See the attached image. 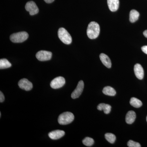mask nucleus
<instances>
[{
  "mask_svg": "<svg viewBox=\"0 0 147 147\" xmlns=\"http://www.w3.org/2000/svg\"><path fill=\"white\" fill-rule=\"evenodd\" d=\"M99 25L96 22L92 21L88 26L87 30V34L90 39H95L98 37L100 33Z\"/></svg>",
  "mask_w": 147,
  "mask_h": 147,
  "instance_id": "obj_1",
  "label": "nucleus"
},
{
  "mask_svg": "<svg viewBox=\"0 0 147 147\" xmlns=\"http://www.w3.org/2000/svg\"><path fill=\"white\" fill-rule=\"evenodd\" d=\"M74 118V115L72 113L69 112H65L59 116L58 122L62 125H65L72 122Z\"/></svg>",
  "mask_w": 147,
  "mask_h": 147,
  "instance_id": "obj_2",
  "label": "nucleus"
},
{
  "mask_svg": "<svg viewBox=\"0 0 147 147\" xmlns=\"http://www.w3.org/2000/svg\"><path fill=\"white\" fill-rule=\"evenodd\" d=\"M58 37L61 41L65 44H70L72 42V38L67 30L63 28L59 29L58 32Z\"/></svg>",
  "mask_w": 147,
  "mask_h": 147,
  "instance_id": "obj_3",
  "label": "nucleus"
},
{
  "mask_svg": "<svg viewBox=\"0 0 147 147\" xmlns=\"http://www.w3.org/2000/svg\"><path fill=\"white\" fill-rule=\"evenodd\" d=\"M28 36L29 35L26 32H19L11 34L10 36V39L11 42L15 43H20L26 40Z\"/></svg>",
  "mask_w": 147,
  "mask_h": 147,
  "instance_id": "obj_4",
  "label": "nucleus"
},
{
  "mask_svg": "<svg viewBox=\"0 0 147 147\" xmlns=\"http://www.w3.org/2000/svg\"><path fill=\"white\" fill-rule=\"evenodd\" d=\"M65 83V79L62 76H59L52 80L50 85L51 88L57 89L63 86Z\"/></svg>",
  "mask_w": 147,
  "mask_h": 147,
  "instance_id": "obj_5",
  "label": "nucleus"
},
{
  "mask_svg": "<svg viewBox=\"0 0 147 147\" xmlns=\"http://www.w3.org/2000/svg\"><path fill=\"white\" fill-rule=\"evenodd\" d=\"M52 53L49 51L41 50L38 52L36 57L38 60L44 61H49L52 58Z\"/></svg>",
  "mask_w": 147,
  "mask_h": 147,
  "instance_id": "obj_6",
  "label": "nucleus"
},
{
  "mask_svg": "<svg viewBox=\"0 0 147 147\" xmlns=\"http://www.w3.org/2000/svg\"><path fill=\"white\" fill-rule=\"evenodd\" d=\"M25 8L27 11L30 12V15L31 16L35 15L38 13L39 11V9L37 6L33 1L28 2L26 4Z\"/></svg>",
  "mask_w": 147,
  "mask_h": 147,
  "instance_id": "obj_7",
  "label": "nucleus"
},
{
  "mask_svg": "<svg viewBox=\"0 0 147 147\" xmlns=\"http://www.w3.org/2000/svg\"><path fill=\"white\" fill-rule=\"evenodd\" d=\"M84 82L82 80L79 81L77 85L76 88L72 92L71 94V97L73 99L78 98L82 94L84 90Z\"/></svg>",
  "mask_w": 147,
  "mask_h": 147,
  "instance_id": "obj_8",
  "label": "nucleus"
},
{
  "mask_svg": "<svg viewBox=\"0 0 147 147\" xmlns=\"http://www.w3.org/2000/svg\"><path fill=\"white\" fill-rule=\"evenodd\" d=\"M18 86L21 89L26 91H30L33 88L32 84L26 79L20 80L18 83Z\"/></svg>",
  "mask_w": 147,
  "mask_h": 147,
  "instance_id": "obj_9",
  "label": "nucleus"
},
{
  "mask_svg": "<svg viewBox=\"0 0 147 147\" xmlns=\"http://www.w3.org/2000/svg\"><path fill=\"white\" fill-rule=\"evenodd\" d=\"M65 132L63 130H56L51 131L48 134L50 139L53 140H57L60 139L64 136Z\"/></svg>",
  "mask_w": 147,
  "mask_h": 147,
  "instance_id": "obj_10",
  "label": "nucleus"
},
{
  "mask_svg": "<svg viewBox=\"0 0 147 147\" xmlns=\"http://www.w3.org/2000/svg\"><path fill=\"white\" fill-rule=\"evenodd\" d=\"M134 72L135 76L140 80H142L144 77V70L141 65L137 63L134 66Z\"/></svg>",
  "mask_w": 147,
  "mask_h": 147,
  "instance_id": "obj_11",
  "label": "nucleus"
},
{
  "mask_svg": "<svg viewBox=\"0 0 147 147\" xmlns=\"http://www.w3.org/2000/svg\"><path fill=\"white\" fill-rule=\"evenodd\" d=\"M108 7L112 11H116L119 9V0H108L107 1Z\"/></svg>",
  "mask_w": 147,
  "mask_h": 147,
  "instance_id": "obj_12",
  "label": "nucleus"
},
{
  "mask_svg": "<svg viewBox=\"0 0 147 147\" xmlns=\"http://www.w3.org/2000/svg\"><path fill=\"white\" fill-rule=\"evenodd\" d=\"M99 57H100V61L105 67L108 68H111L112 66L111 60L107 55L103 53H101L100 54Z\"/></svg>",
  "mask_w": 147,
  "mask_h": 147,
  "instance_id": "obj_13",
  "label": "nucleus"
},
{
  "mask_svg": "<svg viewBox=\"0 0 147 147\" xmlns=\"http://www.w3.org/2000/svg\"><path fill=\"white\" fill-rule=\"evenodd\" d=\"M136 118V115L133 111H129L125 117V121L129 124H131L134 122Z\"/></svg>",
  "mask_w": 147,
  "mask_h": 147,
  "instance_id": "obj_14",
  "label": "nucleus"
},
{
  "mask_svg": "<svg viewBox=\"0 0 147 147\" xmlns=\"http://www.w3.org/2000/svg\"><path fill=\"white\" fill-rule=\"evenodd\" d=\"M97 109L99 110H103L105 114H108L111 111V106L105 103H100L98 105Z\"/></svg>",
  "mask_w": 147,
  "mask_h": 147,
  "instance_id": "obj_15",
  "label": "nucleus"
},
{
  "mask_svg": "<svg viewBox=\"0 0 147 147\" xmlns=\"http://www.w3.org/2000/svg\"><path fill=\"white\" fill-rule=\"evenodd\" d=\"M139 13L135 9H132L129 13V21L131 23H134L139 19Z\"/></svg>",
  "mask_w": 147,
  "mask_h": 147,
  "instance_id": "obj_16",
  "label": "nucleus"
},
{
  "mask_svg": "<svg viewBox=\"0 0 147 147\" xmlns=\"http://www.w3.org/2000/svg\"><path fill=\"white\" fill-rule=\"evenodd\" d=\"M102 92L104 94L110 96H114L116 94L115 90L110 86L105 87L102 90Z\"/></svg>",
  "mask_w": 147,
  "mask_h": 147,
  "instance_id": "obj_17",
  "label": "nucleus"
},
{
  "mask_svg": "<svg viewBox=\"0 0 147 147\" xmlns=\"http://www.w3.org/2000/svg\"><path fill=\"white\" fill-rule=\"evenodd\" d=\"M130 104L131 106L136 108H139L142 105V102L138 98H131L130 100Z\"/></svg>",
  "mask_w": 147,
  "mask_h": 147,
  "instance_id": "obj_18",
  "label": "nucleus"
},
{
  "mask_svg": "<svg viewBox=\"0 0 147 147\" xmlns=\"http://www.w3.org/2000/svg\"><path fill=\"white\" fill-rule=\"evenodd\" d=\"M11 66V63L5 59H1L0 60V69H4L9 68Z\"/></svg>",
  "mask_w": 147,
  "mask_h": 147,
  "instance_id": "obj_19",
  "label": "nucleus"
},
{
  "mask_svg": "<svg viewBox=\"0 0 147 147\" xmlns=\"http://www.w3.org/2000/svg\"><path fill=\"white\" fill-rule=\"evenodd\" d=\"M105 137V139L111 144H114L115 142L116 138L115 134L110 133H106Z\"/></svg>",
  "mask_w": 147,
  "mask_h": 147,
  "instance_id": "obj_20",
  "label": "nucleus"
},
{
  "mask_svg": "<svg viewBox=\"0 0 147 147\" xmlns=\"http://www.w3.org/2000/svg\"><path fill=\"white\" fill-rule=\"evenodd\" d=\"M83 143L87 146L90 147L94 144V140L91 138L87 137L83 140Z\"/></svg>",
  "mask_w": 147,
  "mask_h": 147,
  "instance_id": "obj_21",
  "label": "nucleus"
},
{
  "mask_svg": "<svg viewBox=\"0 0 147 147\" xmlns=\"http://www.w3.org/2000/svg\"><path fill=\"white\" fill-rule=\"evenodd\" d=\"M127 146L129 147H141V145L138 142H135L132 140H129L127 144Z\"/></svg>",
  "mask_w": 147,
  "mask_h": 147,
  "instance_id": "obj_22",
  "label": "nucleus"
},
{
  "mask_svg": "<svg viewBox=\"0 0 147 147\" xmlns=\"http://www.w3.org/2000/svg\"><path fill=\"white\" fill-rule=\"evenodd\" d=\"M5 100V96L1 91L0 92V102H3Z\"/></svg>",
  "mask_w": 147,
  "mask_h": 147,
  "instance_id": "obj_23",
  "label": "nucleus"
},
{
  "mask_svg": "<svg viewBox=\"0 0 147 147\" xmlns=\"http://www.w3.org/2000/svg\"><path fill=\"white\" fill-rule=\"evenodd\" d=\"M142 51L144 52V53H145V54H147V45H146V46H143L142 47Z\"/></svg>",
  "mask_w": 147,
  "mask_h": 147,
  "instance_id": "obj_24",
  "label": "nucleus"
},
{
  "mask_svg": "<svg viewBox=\"0 0 147 147\" xmlns=\"http://www.w3.org/2000/svg\"><path fill=\"white\" fill-rule=\"evenodd\" d=\"M44 1L47 3H53L55 0H44Z\"/></svg>",
  "mask_w": 147,
  "mask_h": 147,
  "instance_id": "obj_25",
  "label": "nucleus"
},
{
  "mask_svg": "<svg viewBox=\"0 0 147 147\" xmlns=\"http://www.w3.org/2000/svg\"><path fill=\"white\" fill-rule=\"evenodd\" d=\"M143 34H144V36L147 38V30L144 31V33H143Z\"/></svg>",
  "mask_w": 147,
  "mask_h": 147,
  "instance_id": "obj_26",
  "label": "nucleus"
},
{
  "mask_svg": "<svg viewBox=\"0 0 147 147\" xmlns=\"http://www.w3.org/2000/svg\"><path fill=\"white\" fill-rule=\"evenodd\" d=\"M146 121H147V117H146Z\"/></svg>",
  "mask_w": 147,
  "mask_h": 147,
  "instance_id": "obj_27",
  "label": "nucleus"
}]
</instances>
